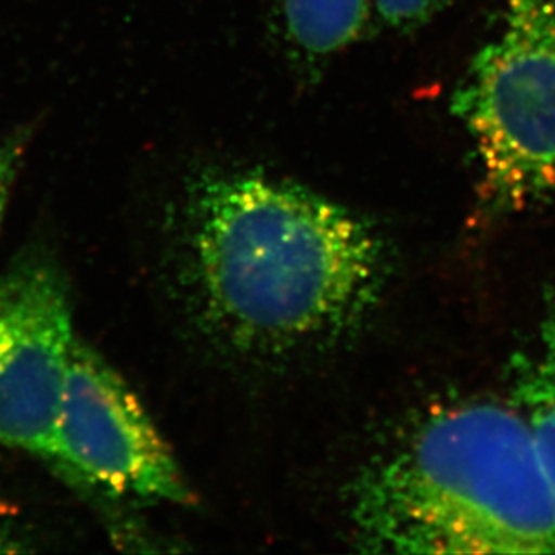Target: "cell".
I'll return each instance as SVG.
<instances>
[{
  "instance_id": "obj_5",
  "label": "cell",
  "mask_w": 555,
  "mask_h": 555,
  "mask_svg": "<svg viewBox=\"0 0 555 555\" xmlns=\"http://www.w3.org/2000/svg\"><path fill=\"white\" fill-rule=\"evenodd\" d=\"M74 340L67 273L26 248L0 273V444L49 464Z\"/></svg>"
},
{
  "instance_id": "obj_6",
  "label": "cell",
  "mask_w": 555,
  "mask_h": 555,
  "mask_svg": "<svg viewBox=\"0 0 555 555\" xmlns=\"http://www.w3.org/2000/svg\"><path fill=\"white\" fill-rule=\"evenodd\" d=\"M284 38L300 59L327 60L362 37L372 0H278Z\"/></svg>"
},
{
  "instance_id": "obj_4",
  "label": "cell",
  "mask_w": 555,
  "mask_h": 555,
  "mask_svg": "<svg viewBox=\"0 0 555 555\" xmlns=\"http://www.w3.org/2000/svg\"><path fill=\"white\" fill-rule=\"evenodd\" d=\"M49 466L70 486L112 500L196 503L177 456L135 392L79 336Z\"/></svg>"
},
{
  "instance_id": "obj_8",
  "label": "cell",
  "mask_w": 555,
  "mask_h": 555,
  "mask_svg": "<svg viewBox=\"0 0 555 555\" xmlns=\"http://www.w3.org/2000/svg\"><path fill=\"white\" fill-rule=\"evenodd\" d=\"M29 142H31V130L26 128L0 137V229L4 223L11 193L15 188L16 177L21 173Z\"/></svg>"
},
{
  "instance_id": "obj_2",
  "label": "cell",
  "mask_w": 555,
  "mask_h": 555,
  "mask_svg": "<svg viewBox=\"0 0 555 555\" xmlns=\"http://www.w3.org/2000/svg\"><path fill=\"white\" fill-rule=\"evenodd\" d=\"M357 540L390 554H555V488L514 404L435 410L369 469Z\"/></svg>"
},
{
  "instance_id": "obj_7",
  "label": "cell",
  "mask_w": 555,
  "mask_h": 555,
  "mask_svg": "<svg viewBox=\"0 0 555 555\" xmlns=\"http://www.w3.org/2000/svg\"><path fill=\"white\" fill-rule=\"evenodd\" d=\"M513 404L529 425L555 488V311L514 358Z\"/></svg>"
},
{
  "instance_id": "obj_1",
  "label": "cell",
  "mask_w": 555,
  "mask_h": 555,
  "mask_svg": "<svg viewBox=\"0 0 555 555\" xmlns=\"http://www.w3.org/2000/svg\"><path fill=\"white\" fill-rule=\"evenodd\" d=\"M169 289L194 333L240 358L336 340L385 284L382 237L313 189L250 169L191 179L166 221Z\"/></svg>"
},
{
  "instance_id": "obj_10",
  "label": "cell",
  "mask_w": 555,
  "mask_h": 555,
  "mask_svg": "<svg viewBox=\"0 0 555 555\" xmlns=\"http://www.w3.org/2000/svg\"><path fill=\"white\" fill-rule=\"evenodd\" d=\"M37 540L21 514L10 503L0 502V555L37 551Z\"/></svg>"
},
{
  "instance_id": "obj_9",
  "label": "cell",
  "mask_w": 555,
  "mask_h": 555,
  "mask_svg": "<svg viewBox=\"0 0 555 555\" xmlns=\"http://www.w3.org/2000/svg\"><path fill=\"white\" fill-rule=\"evenodd\" d=\"M374 11L393 29H415L430 22L448 0H372Z\"/></svg>"
},
{
  "instance_id": "obj_3",
  "label": "cell",
  "mask_w": 555,
  "mask_h": 555,
  "mask_svg": "<svg viewBox=\"0 0 555 555\" xmlns=\"http://www.w3.org/2000/svg\"><path fill=\"white\" fill-rule=\"evenodd\" d=\"M488 212L555 207V0H507L456 87Z\"/></svg>"
}]
</instances>
